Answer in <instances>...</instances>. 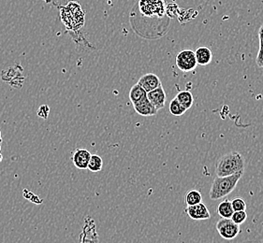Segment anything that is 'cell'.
<instances>
[{
    "instance_id": "cell-1",
    "label": "cell",
    "mask_w": 263,
    "mask_h": 243,
    "mask_svg": "<svg viewBox=\"0 0 263 243\" xmlns=\"http://www.w3.org/2000/svg\"><path fill=\"white\" fill-rule=\"evenodd\" d=\"M246 160L242 154L232 151L224 154L217 160L216 165V174L218 177H225L243 171Z\"/></svg>"
},
{
    "instance_id": "cell-2",
    "label": "cell",
    "mask_w": 263,
    "mask_h": 243,
    "mask_svg": "<svg viewBox=\"0 0 263 243\" xmlns=\"http://www.w3.org/2000/svg\"><path fill=\"white\" fill-rule=\"evenodd\" d=\"M243 171H240L235 174L225 176V177H218L216 176L215 180L213 181V185L211 187L210 198L212 200H217L221 199L223 197L230 195L232 191L235 189L237 184L243 175Z\"/></svg>"
},
{
    "instance_id": "cell-3",
    "label": "cell",
    "mask_w": 263,
    "mask_h": 243,
    "mask_svg": "<svg viewBox=\"0 0 263 243\" xmlns=\"http://www.w3.org/2000/svg\"><path fill=\"white\" fill-rule=\"evenodd\" d=\"M61 19L67 28L77 30L84 26V11L78 3L69 2L61 10Z\"/></svg>"
},
{
    "instance_id": "cell-4",
    "label": "cell",
    "mask_w": 263,
    "mask_h": 243,
    "mask_svg": "<svg viewBox=\"0 0 263 243\" xmlns=\"http://www.w3.org/2000/svg\"><path fill=\"white\" fill-rule=\"evenodd\" d=\"M139 6L142 14L147 17L159 18L165 13L164 0H140Z\"/></svg>"
},
{
    "instance_id": "cell-5",
    "label": "cell",
    "mask_w": 263,
    "mask_h": 243,
    "mask_svg": "<svg viewBox=\"0 0 263 243\" xmlns=\"http://www.w3.org/2000/svg\"><path fill=\"white\" fill-rule=\"evenodd\" d=\"M216 230L224 239H234L241 231L240 226L236 225L232 219L221 218L216 222Z\"/></svg>"
},
{
    "instance_id": "cell-6",
    "label": "cell",
    "mask_w": 263,
    "mask_h": 243,
    "mask_svg": "<svg viewBox=\"0 0 263 243\" xmlns=\"http://www.w3.org/2000/svg\"><path fill=\"white\" fill-rule=\"evenodd\" d=\"M177 68L183 72H190L197 67V61L195 57V52L190 49H185L178 53L175 58Z\"/></svg>"
},
{
    "instance_id": "cell-7",
    "label": "cell",
    "mask_w": 263,
    "mask_h": 243,
    "mask_svg": "<svg viewBox=\"0 0 263 243\" xmlns=\"http://www.w3.org/2000/svg\"><path fill=\"white\" fill-rule=\"evenodd\" d=\"M186 213L192 220H195V221L208 220L211 218L210 212L208 211L207 207L202 202L193 205V206H187Z\"/></svg>"
},
{
    "instance_id": "cell-8",
    "label": "cell",
    "mask_w": 263,
    "mask_h": 243,
    "mask_svg": "<svg viewBox=\"0 0 263 243\" xmlns=\"http://www.w3.org/2000/svg\"><path fill=\"white\" fill-rule=\"evenodd\" d=\"M147 98L148 100L152 103L153 106L155 107L158 111L163 109L166 103V93L162 85L156 88L155 90L148 92Z\"/></svg>"
},
{
    "instance_id": "cell-9",
    "label": "cell",
    "mask_w": 263,
    "mask_h": 243,
    "mask_svg": "<svg viewBox=\"0 0 263 243\" xmlns=\"http://www.w3.org/2000/svg\"><path fill=\"white\" fill-rule=\"evenodd\" d=\"M91 153L86 149H77L72 155L73 165L78 169H87Z\"/></svg>"
},
{
    "instance_id": "cell-10",
    "label": "cell",
    "mask_w": 263,
    "mask_h": 243,
    "mask_svg": "<svg viewBox=\"0 0 263 243\" xmlns=\"http://www.w3.org/2000/svg\"><path fill=\"white\" fill-rule=\"evenodd\" d=\"M138 85H141L142 88L146 92L155 90L159 86H161V80L158 78V75L154 73H148V74L143 75L140 78Z\"/></svg>"
},
{
    "instance_id": "cell-11",
    "label": "cell",
    "mask_w": 263,
    "mask_h": 243,
    "mask_svg": "<svg viewBox=\"0 0 263 243\" xmlns=\"http://www.w3.org/2000/svg\"><path fill=\"white\" fill-rule=\"evenodd\" d=\"M133 107L138 114H140L142 116H154L158 113V111L155 107L153 106L152 103L148 100V98L143 99L137 104H134Z\"/></svg>"
},
{
    "instance_id": "cell-12",
    "label": "cell",
    "mask_w": 263,
    "mask_h": 243,
    "mask_svg": "<svg viewBox=\"0 0 263 243\" xmlns=\"http://www.w3.org/2000/svg\"><path fill=\"white\" fill-rule=\"evenodd\" d=\"M195 57L198 65L204 67L212 62L213 53L209 48L203 46V47L198 48L195 51Z\"/></svg>"
},
{
    "instance_id": "cell-13",
    "label": "cell",
    "mask_w": 263,
    "mask_h": 243,
    "mask_svg": "<svg viewBox=\"0 0 263 243\" xmlns=\"http://www.w3.org/2000/svg\"><path fill=\"white\" fill-rule=\"evenodd\" d=\"M147 98V92L142 88L140 85H135L132 86L130 92H129V99L132 104H137L139 102Z\"/></svg>"
},
{
    "instance_id": "cell-14",
    "label": "cell",
    "mask_w": 263,
    "mask_h": 243,
    "mask_svg": "<svg viewBox=\"0 0 263 243\" xmlns=\"http://www.w3.org/2000/svg\"><path fill=\"white\" fill-rule=\"evenodd\" d=\"M182 106L185 108L186 110H190L191 107L193 106L194 103V97L190 91L183 90L179 92L176 97H175Z\"/></svg>"
},
{
    "instance_id": "cell-15",
    "label": "cell",
    "mask_w": 263,
    "mask_h": 243,
    "mask_svg": "<svg viewBox=\"0 0 263 243\" xmlns=\"http://www.w3.org/2000/svg\"><path fill=\"white\" fill-rule=\"evenodd\" d=\"M216 212L221 218L231 219L232 213L234 212L233 209H232V201L225 199V200L220 202L219 205L216 208Z\"/></svg>"
},
{
    "instance_id": "cell-16",
    "label": "cell",
    "mask_w": 263,
    "mask_h": 243,
    "mask_svg": "<svg viewBox=\"0 0 263 243\" xmlns=\"http://www.w3.org/2000/svg\"><path fill=\"white\" fill-rule=\"evenodd\" d=\"M184 201L187 206H193L196 204H199L202 202V196L200 192L198 190H190L185 194V198Z\"/></svg>"
},
{
    "instance_id": "cell-17",
    "label": "cell",
    "mask_w": 263,
    "mask_h": 243,
    "mask_svg": "<svg viewBox=\"0 0 263 243\" xmlns=\"http://www.w3.org/2000/svg\"><path fill=\"white\" fill-rule=\"evenodd\" d=\"M102 166H103V160L100 155L92 154L90 157L87 169L92 172H100V170L102 169Z\"/></svg>"
},
{
    "instance_id": "cell-18",
    "label": "cell",
    "mask_w": 263,
    "mask_h": 243,
    "mask_svg": "<svg viewBox=\"0 0 263 243\" xmlns=\"http://www.w3.org/2000/svg\"><path fill=\"white\" fill-rule=\"evenodd\" d=\"M168 110H170V112L174 116H181V115L184 114L185 111H187L185 108L180 104L176 98H174L170 102Z\"/></svg>"
},
{
    "instance_id": "cell-19",
    "label": "cell",
    "mask_w": 263,
    "mask_h": 243,
    "mask_svg": "<svg viewBox=\"0 0 263 243\" xmlns=\"http://www.w3.org/2000/svg\"><path fill=\"white\" fill-rule=\"evenodd\" d=\"M231 219L236 225L240 226V225H242V224L246 222V220L248 219V213L246 212V211H237V212L232 213Z\"/></svg>"
},
{
    "instance_id": "cell-20",
    "label": "cell",
    "mask_w": 263,
    "mask_h": 243,
    "mask_svg": "<svg viewBox=\"0 0 263 243\" xmlns=\"http://www.w3.org/2000/svg\"><path fill=\"white\" fill-rule=\"evenodd\" d=\"M232 206L234 212H237V211H246L247 210L246 202H245L242 198H240V197H236V198L232 199Z\"/></svg>"
},
{
    "instance_id": "cell-21",
    "label": "cell",
    "mask_w": 263,
    "mask_h": 243,
    "mask_svg": "<svg viewBox=\"0 0 263 243\" xmlns=\"http://www.w3.org/2000/svg\"><path fill=\"white\" fill-rule=\"evenodd\" d=\"M256 63L259 68H262L263 69V46L262 47H259L257 59H256Z\"/></svg>"
},
{
    "instance_id": "cell-22",
    "label": "cell",
    "mask_w": 263,
    "mask_h": 243,
    "mask_svg": "<svg viewBox=\"0 0 263 243\" xmlns=\"http://www.w3.org/2000/svg\"><path fill=\"white\" fill-rule=\"evenodd\" d=\"M258 39H259V47L263 46V25L261 27H259L258 30Z\"/></svg>"
},
{
    "instance_id": "cell-23",
    "label": "cell",
    "mask_w": 263,
    "mask_h": 243,
    "mask_svg": "<svg viewBox=\"0 0 263 243\" xmlns=\"http://www.w3.org/2000/svg\"><path fill=\"white\" fill-rule=\"evenodd\" d=\"M2 159H3V156H2V154H1V153H0V162H1V161H2Z\"/></svg>"
},
{
    "instance_id": "cell-24",
    "label": "cell",
    "mask_w": 263,
    "mask_h": 243,
    "mask_svg": "<svg viewBox=\"0 0 263 243\" xmlns=\"http://www.w3.org/2000/svg\"><path fill=\"white\" fill-rule=\"evenodd\" d=\"M2 143V137H1V131H0V143Z\"/></svg>"
},
{
    "instance_id": "cell-25",
    "label": "cell",
    "mask_w": 263,
    "mask_h": 243,
    "mask_svg": "<svg viewBox=\"0 0 263 243\" xmlns=\"http://www.w3.org/2000/svg\"><path fill=\"white\" fill-rule=\"evenodd\" d=\"M0 151H1V145H0Z\"/></svg>"
}]
</instances>
